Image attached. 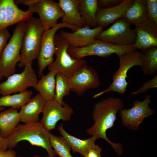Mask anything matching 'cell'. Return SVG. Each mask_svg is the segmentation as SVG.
<instances>
[{"instance_id":"obj_1","label":"cell","mask_w":157,"mask_h":157,"mask_svg":"<svg viewBox=\"0 0 157 157\" xmlns=\"http://www.w3.org/2000/svg\"><path fill=\"white\" fill-rule=\"evenodd\" d=\"M124 106L121 99L111 97L104 98L97 102L94 106L92 113L94 124L86 131L90 135H96L98 139L101 138L106 141L118 155L123 153L122 144L110 141L106 136V131L114 126L117 119V113L123 109Z\"/></svg>"},{"instance_id":"obj_2","label":"cell","mask_w":157,"mask_h":157,"mask_svg":"<svg viewBox=\"0 0 157 157\" xmlns=\"http://www.w3.org/2000/svg\"><path fill=\"white\" fill-rule=\"evenodd\" d=\"M50 131L39 122L19 123L12 133L7 138L9 149L15 147L22 141H28L31 144L46 149L48 156L55 157L57 155L52 148L50 141Z\"/></svg>"},{"instance_id":"obj_3","label":"cell","mask_w":157,"mask_h":157,"mask_svg":"<svg viewBox=\"0 0 157 157\" xmlns=\"http://www.w3.org/2000/svg\"><path fill=\"white\" fill-rule=\"evenodd\" d=\"M23 38L19 66L24 67L37 59L44 30L39 18L32 17L26 21Z\"/></svg>"},{"instance_id":"obj_4","label":"cell","mask_w":157,"mask_h":157,"mask_svg":"<svg viewBox=\"0 0 157 157\" xmlns=\"http://www.w3.org/2000/svg\"><path fill=\"white\" fill-rule=\"evenodd\" d=\"M26 26V22L17 24L12 36L2 51L0 57V71L4 77L8 78L15 73L16 65L20 60V52Z\"/></svg>"},{"instance_id":"obj_5","label":"cell","mask_w":157,"mask_h":157,"mask_svg":"<svg viewBox=\"0 0 157 157\" xmlns=\"http://www.w3.org/2000/svg\"><path fill=\"white\" fill-rule=\"evenodd\" d=\"M143 55V53L137 50L126 53L119 56V67L113 75L112 83L106 89L93 95L92 98H96L110 92L124 94L129 83L126 79L128 71L135 66L142 67Z\"/></svg>"},{"instance_id":"obj_6","label":"cell","mask_w":157,"mask_h":157,"mask_svg":"<svg viewBox=\"0 0 157 157\" xmlns=\"http://www.w3.org/2000/svg\"><path fill=\"white\" fill-rule=\"evenodd\" d=\"M54 42L56 48L55 60L48 66L49 71L60 73L69 78L79 68L86 64L85 59L75 58L69 54V45L59 33L56 34Z\"/></svg>"},{"instance_id":"obj_7","label":"cell","mask_w":157,"mask_h":157,"mask_svg":"<svg viewBox=\"0 0 157 157\" xmlns=\"http://www.w3.org/2000/svg\"><path fill=\"white\" fill-rule=\"evenodd\" d=\"M137 50L133 45H118L96 39L90 44L84 47L74 48L69 45L68 51L73 58L82 59L91 56L106 58L113 53L119 57L125 53Z\"/></svg>"},{"instance_id":"obj_8","label":"cell","mask_w":157,"mask_h":157,"mask_svg":"<svg viewBox=\"0 0 157 157\" xmlns=\"http://www.w3.org/2000/svg\"><path fill=\"white\" fill-rule=\"evenodd\" d=\"M19 3L27 6L28 12L38 14L45 31L56 25L58 19L64 15L63 12L58 2L53 0H20Z\"/></svg>"},{"instance_id":"obj_9","label":"cell","mask_w":157,"mask_h":157,"mask_svg":"<svg viewBox=\"0 0 157 157\" xmlns=\"http://www.w3.org/2000/svg\"><path fill=\"white\" fill-rule=\"evenodd\" d=\"M124 18L116 21L107 29L102 31L96 39L120 46L133 45L136 33L135 29Z\"/></svg>"},{"instance_id":"obj_10","label":"cell","mask_w":157,"mask_h":157,"mask_svg":"<svg viewBox=\"0 0 157 157\" xmlns=\"http://www.w3.org/2000/svg\"><path fill=\"white\" fill-rule=\"evenodd\" d=\"M63 28H69L72 32L75 31L78 28L68 24L61 22L44 31L37 58L38 68V74L39 77L43 74L45 68L54 61L53 56L56 52L55 36L57 31Z\"/></svg>"},{"instance_id":"obj_11","label":"cell","mask_w":157,"mask_h":157,"mask_svg":"<svg viewBox=\"0 0 157 157\" xmlns=\"http://www.w3.org/2000/svg\"><path fill=\"white\" fill-rule=\"evenodd\" d=\"M24 67L21 73L12 75L0 83V92L2 96L24 92L29 87L35 88L38 81L32 63L27 64Z\"/></svg>"},{"instance_id":"obj_12","label":"cell","mask_w":157,"mask_h":157,"mask_svg":"<svg viewBox=\"0 0 157 157\" xmlns=\"http://www.w3.org/2000/svg\"><path fill=\"white\" fill-rule=\"evenodd\" d=\"M150 97L151 95L147 94L143 101H133L131 108L119 111L122 123L124 126L131 130H138L140 124L143 123L144 119L155 113L154 110L149 106L151 102Z\"/></svg>"},{"instance_id":"obj_13","label":"cell","mask_w":157,"mask_h":157,"mask_svg":"<svg viewBox=\"0 0 157 157\" xmlns=\"http://www.w3.org/2000/svg\"><path fill=\"white\" fill-rule=\"evenodd\" d=\"M69 81L71 91L80 96L87 90L98 88L101 83L97 71L86 64L77 69Z\"/></svg>"},{"instance_id":"obj_14","label":"cell","mask_w":157,"mask_h":157,"mask_svg":"<svg viewBox=\"0 0 157 157\" xmlns=\"http://www.w3.org/2000/svg\"><path fill=\"white\" fill-rule=\"evenodd\" d=\"M74 113L73 109L66 103L63 106L55 100L47 101L42 112V117L39 122L50 131L55 129L60 120L69 121Z\"/></svg>"},{"instance_id":"obj_15","label":"cell","mask_w":157,"mask_h":157,"mask_svg":"<svg viewBox=\"0 0 157 157\" xmlns=\"http://www.w3.org/2000/svg\"><path fill=\"white\" fill-rule=\"evenodd\" d=\"M33 13L19 9L13 0H0V31L10 26L26 22Z\"/></svg>"},{"instance_id":"obj_16","label":"cell","mask_w":157,"mask_h":157,"mask_svg":"<svg viewBox=\"0 0 157 157\" xmlns=\"http://www.w3.org/2000/svg\"><path fill=\"white\" fill-rule=\"evenodd\" d=\"M104 29L99 26L91 28L86 25L72 32L61 30L59 34L69 46L74 48L82 47L92 43Z\"/></svg>"},{"instance_id":"obj_17","label":"cell","mask_w":157,"mask_h":157,"mask_svg":"<svg viewBox=\"0 0 157 157\" xmlns=\"http://www.w3.org/2000/svg\"><path fill=\"white\" fill-rule=\"evenodd\" d=\"M134 29L136 36L134 47L143 53L149 48L157 47V24L148 19Z\"/></svg>"},{"instance_id":"obj_18","label":"cell","mask_w":157,"mask_h":157,"mask_svg":"<svg viewBox=\"0 0 157 157\" xmlns=\"http://www.w3.org/2000/svg\"><path fill=\"white\" fill-rule=\"evenodd\" d=\"M134 0H123L119 4L106 8L99 9L96 16L97 26L104 28L123 18Z\"/></svg>"},{"instance_id":"obj_19","label":"cell","mask_w":157,"mask_h":157,"mask_svg":"<svg viewBox=\"0 0 157 157\" xmlns=\"http://www.w3.org/2000/svg\"><path fill=\"white\" fill-rule=\"evenodd\" d=\"M46 102L39 93L31 98L21 108L19 112L20 122L24 124L38 122L39 115Z\"/></svg>"},{"instance_id":"obj_20","label":"cell","mask_w":157,"mask_h":157,"mask_svg":"<svg viewBox=\"0 0 157 157\" xmlns=\"http://www.w3.org/2000/svg\"><path fill=\"white\" fill-rule=\"evenodd\" d=\"M57 129L69 143L73 152L78 153L83 157H85L91 149L100 148L95 143L96 140L98 139L96 135L86 139H80L67 133L64 129L63 123L58 126Z\"/></svg>"},{"instance_id":"obj_21","label":"cell","mask_w":157,"mask_h":157,"mask_svg":"<svg viewBox=\"0 0 157 157\" xmlns=\"http://www.w3.org/2000/svg\"><path fill=\"white\" fill-rule=\"evenodd\" d=\"M79 0H59V6L64 13L62 22L77 28L83 27L86 24L79 11Z\"/></svg>"},{"instance_id":"obj_22","label":"cell","mask_w":157,"mask_h":157,"mask_svg":"<svg viewBox=\"0 0 157 157\" xmlns=\"http://www.w3.org/2000/svg\"><path fill=\"white\" fill-rule=\"evenodd\" d=\"M18 110L10 108L0 112V132L3 138H8L20 122Z\"/></svg>"},{"instance_id":"obj_23","label":"cell","mask_w":157,"mask_h":157,"mask_svg":"<svg viewBox=\"0 0 157 157\" xmlns=\"http://www.w3.org/2000/svg\"><path fill=\"white\" fill-rule=\"evenodd\" d=\"M131 25L138 26L148 20L146 0H134L123 17Z\"/></svg>"},{"instance_id":"obj_24","label":"cell","mask_w":157,"mask_h":157,"mask_svg":"<svg viewBox=\"0 0 157 157\" xmlns=\"http://www.w3.org/2000/svg\"><path fill=\"white\" fill-rule=\"evenodd\" d=\"M56 74L52 71L42 74L34 88L46 102L55 99Z\"/></svg>"},{"instance_id":"obj_25","label":"cell","mask_w":157,"mask_h":157,"mask_svg":"<svg viewBox=\"0 0 157 157\" xmlns=\"http://www.w3.org/2000/svg\"><path fill=\"white\" fill-rule=\"evenodd\" d=\"M78 8L86 25L97 27L96 16L99 9L97 0H79Z\"/></svg>"},{"instance_id":"obj_26","label":"cell","mask_w":157,"mask_h":157,"mask_svg":"<svg viewBox=\"0 0 157 157\" xmlns=\"http://www.w3.org/2000/svg\"><path fill=\"white\" fill-rule=\"evenodd\" d=\"M33 93L31 90H26L18 94L2 96L0 98V107H10L18 109L28 102Z\"/></svg>"},{"instance_id":"obj_27","label":"cell","mask_w":157,"mask_h":157,"mask_svg":"<svg viewBox=\"0 0 157 157\" xmlns=\"http://www.w3.org/2000/svg\"><path fill=\"white\" fill-rule=\"evenodd\" d=\"M55 100L62 106L65 104L63 101L64 97L69 95L71 91L69 78L63 74L58 73L55 75Z\"/></svg>"},{"instance_id":"obj_28","label":"cell","mask_w":157,"mask_h":157,"mask_svg":"<svg viewBox=\"0 0 157 157\" xmlns=\"http://www.w3.org/2000/svg\"><path fill=\"white\" fill-rule=\"evenodd\" d=\"M142 70L144 75H153L157 72V47L149 48L144 53Z\"/></svg>"},{"instance_id":"obj_29","label":"cell","mask_w":157,"mask_h":157,"mask_svg":"<svg viewBox=\"0 0 157 157\" xmlns=\"http://www.w3.org/2000/svg\"><path fill=\"white\" fill-rule=\"evenodd\" d=\"M51 145L57 156L59 157H73L71 154L70 145L62 136H57L50 133Z\"/></svg>"},{"instance_id":"obj_30","label":"cell","mask_w":157,"mask_h":157,"mask_svg":"<svg viewBox=\"0 0 157 157\" xmlns=\"http://www.w3.org/2000/svg\"><path fill=\"white\" fill-rule=\"evenodd\" d=\"M146 1L147 18L157 24V0H146Z\"/></svg>"},{"instance_id":"obj_31","label":"cell","mask_w":157,"mask_h":157,"mask_svg":"<svg viewBox=\"0 0 157 157\" xmlns=\"http://www.w3.org/2000/svg\"><path fill=\"white\" fill-rule=\"evenodd\" d=\"M157 88V74L155 75L151 79L144 83L142 85L138 90L132 92L130 95L132 96H135L139 94L145 92L148 90L153 88Z\"/></svg>"},{"instance_id":"obj_32","label":"cell","mask_w":157,"mask_h":157,"mask_svg":"<svg viewBox=\"0 0 157 157\" xmlns=\"http://www.w3.org/2000/svg\"><path fill=\"white\" fill-rule=\"evenodd\" d=\"M11 37L7 28L0 31V57L7 42Z\"/></svg>"},{"instance_id":"obj_33","label":"cell","mask_w":157,"mask_h":157,"mask_svg":"<svg viewBox=\"0 0 157 157\" xmlns=\"http://www.w3.org/2000/svg\"><path fill=\"white\" fill-rule=\"evenodd\" d=\"M123 0H99L98 5L99 8H106L116 6Z\"/></svg>"},{"instance_id":"obj_34","label":"cell","mask_w":157,"mask_h":157,"mask_svg":"<svg viewBox=\"0 0 157 157\" xmlns=\"http://www.w3.org/2000/svg\"><path fill=\"white\" fill-rule=\"evenodd\" d=\"M16 151L12 149H9L5 151L0 152V157H23L17 156Z\"/></svg>"},{"instance_id":"obj_35","label":"cell","mask_w":157,"mask_h":157,"mask_svg":"<svg viewBox=\"0 0 157 157\" xmlns=\"http://www.w3.org/2000/svg\"><path fill=\"white\" fill-rule=\"evenodd\" d=\"M8 148V139L3 138L1 135L0 132V152L7 150Z\"/></svg>"},{"instance_id":"obj_36","label":"cell","mask_w":157,"mask_h":157,"mask_svg":"<svg viewBox=\"0 0 157 157\" xmlns=\"http://www.w3.org/2000/svg\"><path fill=\"white\" fill-rule=\"evenodd\" d=\"M102 150L101 148L91 149L85 157H102L101 154Z\"/></svg>"},{"instance_id":"obj_37","label":"cell","mask_w":157,"mask_h":157,"mask_svg":"<svg viewBox=\"0 0 157 157\" xmlns=\"http://www.w3.org/2000/svg\"><path fill=\"white\" fill-rule=\"evenodd\" d=\"M3 77L4 76L0 71V80H2L3 78Z\"/></svg>"},{"instance_id":"obj_38","label":"cell","mask_w":157,"mask_h":157,"mask_svg":"<svg viewBox=\"0 0 157 157\" xmlns=\"http://www.w3.org/2000/svg\"><path fill=\"white\" fill-rule=\"evenodd\" d=\"M34 157H50L48 156H45V157H41L39 155H35L34 156Z\"/></svg>"},{"instance_id":"obj_39","label":"cell","mask_w":157,"mask_h":157,"mask_svg":"<svg viewBox=\"0 0 157 157\" xmlns=\"http://www.w3.org/2000/svg\"><path fill=\"white\" fill-rule=\"evenodd\" d=\"M5 107H0V111H1L5 109Z\"/></svg>"},{"instance_id":"obj_40","label":"cell","mask_w":157,"mask_h":157,"mask_svg":"<svg viewBox=\"0 0 157 157\" xmlns=\"http://www.w3.org/2000/svg\"><path fill=\"white\" fill-rule=\"evenodd\" d=\"M1 94V93H0V94Z\"/></svg>"}]
</instances>
